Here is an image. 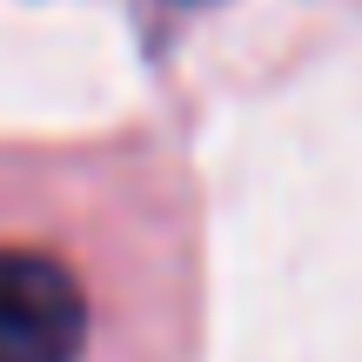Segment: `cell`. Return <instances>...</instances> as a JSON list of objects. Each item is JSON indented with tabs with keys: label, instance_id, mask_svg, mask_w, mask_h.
<instances>
[{
	"label": "cell",
	"instance_id": "obj_1",
	"mask_svg": "<svg viewBox=\"0 0 362 362\" xmlns=\"http://www.w3.org/2000/svg\"><path fill=\"white\" fill-rule=\"evenodd\" d=\"M88 296L47 255H0V362H81Z\"/></svg>",
	"mask_w": 362,
	"mask_h": 362
}]
</instances>
